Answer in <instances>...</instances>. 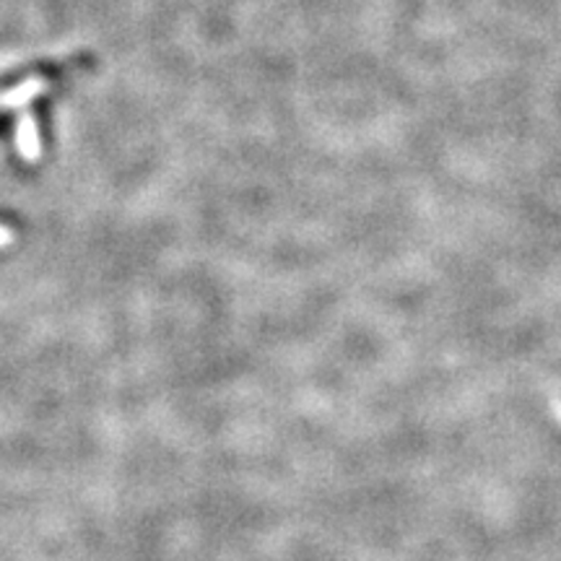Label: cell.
Here are the masks:
<instances>
[{
  "instance_id": "1",
  "label": "cell",
  "mask_w": 561,
  "mask_h": 561,
  "mask_svg": "<svg viewBox=\"0 0 561 561\" xmlns=\"http://www.w3.org/2000/svg\"><path fill=\"white\" fill-rule=\"evenodd\" d=\"M5 128H9V117H3V115H0V136H3Z\"/></svg>"
}]
</instances>
